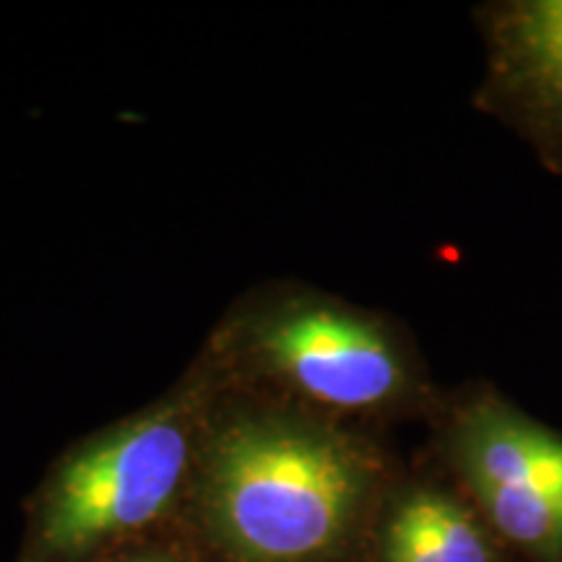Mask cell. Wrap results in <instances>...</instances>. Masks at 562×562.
I'll return each mask as SVG.
<instances>
[{"instance_id": "3", "label": "cell", "mask_w": 562, "mask_h": 562, "mask_svg": "<svg viewBox=\"0 0 562 562\" xmlns=\"http://www.w3.org/2000/svg\"><path fill=\"white\" fill-rule=\"evenodd\" d=\"M451 453L497 537L537 562H562V435L480 398L456 419Z\"/></svg>"}, {"instance_id": "7", "label": "cell", "mask_w": 562, "mask_h": 562, "mask_svg": "<svg viewBox=\"0 0 562 562\" xmlns=\"http://www.w3.org/2000/svg\"><path fill=\"white\" fill-rule=\"evenodd\" d=\"M123 562H178V560L165 558V554H140V558H131V560H123Z\"/></svg>"}, {"instance_id": "2", "label": "cell", "mask_w": 562, "mask_h": 562, "mask_svg": "<svg viewBox=\"0 0 562 562\" xmlns=\"http://www.w3.org/2000/svg\"><path fill=\"white\" fill-rule=\"evenodd\" d=\"M193 442L191 409L170 404L68 453L34 495L21 562H87L159 521L191 472Z\"/></svg>"}, {"instance_id": "4", "label": "cell", "mask_w": 562, "mask_h": 562, "mask_svg": "<svg viewBox=\"0 0 562 562\" xmlns=\"http://www.w3.org/2000/svg\"><path fill=\"white\" fill-rule=\"evenodd\" d=\"M250 347L266 372L328 409L370 412L406 389L404 360L389 336L326 302L269 313L252 328Z\"/></svg>"}, {"instance_id": "1", "label": "cell", "mask_w": 562, "mask_h": 562, "mask_svg": "<svg viewBox=\"0 0 562 562\" xmlns=\"http://www.w3.org/2000/svg\"><path fill=\"white\" fill-rule=\"evenodd\" d=\"M375 467L323 425L240 417L206 442L201 510L232 562H323L360 521Z\"/></svg>"}, {"instance_id": "5", "label": "cell", "mask_w": 562, "mask_h": 562, "mask_svg": "<svg viewBox=\"0 0 562 562\" xmlns=\"http://www.w3.org/2000/svg\"><path fill=\"white\" fill-rule=\"evenodd\" d=\"M381 562H501L495 531L438 487L402 495L381 531Z\"/></svg>"}, {"instance_id": "6", "label": "cell", "mask_w": 562, "mask_h": 562, "mask_svg": "<svg viewBox=\"0 0 562 562\" xmlns=\"http://www.w3.org/2000/svg\"><path fill=\"white\" fill-rule=\"evenodd\" d=\"M495 37L503 74L562 115V0H531L505 11Z\"/></svg>"}]
</instances>
